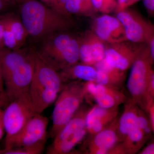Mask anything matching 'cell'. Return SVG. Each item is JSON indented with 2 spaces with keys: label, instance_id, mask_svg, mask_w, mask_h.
Here are the masks:
<instances>
[{
  "label": "cell",
  "instance_id": "6da1fadb",
  "mask_svg": "<svg viewBox=\"0 0 154 154\" xmlns=\"http://www.w3.org/2000/svg\"><path fill=\"white\" fill-rule=\"evenodd\" d=\"M18 5L20 18L29 36L37 40L57 32L68 31L72 26L71 19L38 0H22Z\"/></svg>",
  "mask_w": 154,
  "mask_h": 154
},
{
  "label": "cell",
  "instance_id": "7a4b0ae2",
  "mask_svg": "<svg viewBox=\"0 0 154 154\" xmlns=\"http://www.w3.org/2000/svg\"><path fill=\"white\" fill-rule=\"evenodd\" d=\"M35 69L29 95L36 113H41L57 99L64 87L58 70L49 64L35 50Z\"/></svg>",
  "mask_w": 154,
  "mask_h": 154
},
{
  "label": "cell",
  "instance_id": "3957f363",
  "mask_svg": "<svg viewBox=\"0 0 154 154\" xmlns=\"http://www.w3.org/2000/svg\"><path fill=\"white\" fill-rule=\"evenodd\" d=\"M87 94L85 83L76 81L64 86L56 100L53 111L51 131L53 139L79 110Z\"/></svg>",
  "mask_w": 154,
  "mask_h": 154
},
{
  "label": "cell",
  "instance_id": "277c9868",
  "mask_svg": "<svg viewBox=\"0 0 154 154\" xmlns=\"http://www.w3.org/2000/svg\"><path fill=\"white\" fill-rule=\"evenodd\" d=\"M127 83L130 99L146 112V98L154 69L148 45H144L132 64Z\"/></svg>",
  "mask_w": 154,
  "mask_h": 154
},
{
  "label": "cell",
  "instance_id": "5b68a950",
  "mask_svg": "<svg viewBox=\"0 0 154 154\" xmlns=\"http://www.w3.org/2000/svg\"><path fill=\"white\" fill-rule=\"evenodd\" d=\"M90 108L81 106L72 118L54 138L48 148V154H65L72 151L88 134L86 125Z\"/></svg>",
  "mask_w": 154,
  "mask_h": 154
},
{
  "label": "cell",
  "instance_id": "8992f818",
  "mask_svg": "<svg viewBox=\"0 0 154 154\" xmlns=\"http://www.w3.org/2000/svg\"><path fill=\"white\" fill-rule=\"evenodd\" d=\"M36 113L29 94L22 95L9 102L4 111L6 134L5 147L19 134Z\"/></svg>",
  "mask_w": 154,
  "mask_h": 154
},
{
  "label": "cell",
  "instance_id": "52a82bcc",
  "mask_svg": "<svg viewBox=\"0 0 154 154\" xmlns=\"http://www.w3.org/2000/svg\"><path fill=\"white\" fill-rule=\"evenodd\" d=\"M116 17L122 23L128 41L148 45L154 35V25L137 11L128 8L116 11Z\"/></svg>",
  "mask_w": 154,
  "mask_h": 154
},
{
  "label": "cell",
  "instance_id": "ba28073f",
  "mask_svg": "<svg viewBox=\"0 0 154 154\" xmlns=\"http://www.w3.org/2000/svg\"><path fill=\"white\" fill-rule=\"evenodd\" d=\"M35 62V49H32L26 60L4 81L8 103L19 96L29 94L34 74Z\"/></svg>",
  "mask_w": 154,
  "mask_h": 154
},
{
  "label": "cell",
  "instance_id": "9c48e42d",
  "mask_svg": "<svg viewBox=\"0 0 154 154\" xmlns=\"http://www.w3.org/2000/svg\"><path fill=\"white\" fill-rule=\"evenodd\" d=\"M144 45L128 41L105 43V59L112 66L126 71L131 67Z\"/></svg>",
  "mask_w": 154,
  "mask_h": 154
},
{
  "label": "cell",
  "instance_id": "30bf717a",
  "mask_svg": "<svg viewBox=\"0 0 154 154\" xmlns=\"http://www.w3.org/2000/svg\"><path fill=\"white\" fill-rule=\"evenodd\" d=\"M48 123L47 117L41 113H36L22 131L4 149L32 146L45 141Z\"/></svg>",
  "mask_w": 154,
  "mask_h": 154
},
{
  "label": "cell",
  "instance_id": "8fae6325",
  "mask_svg": "<svg viewBox=\"0 0 154 154\" xmlns=\"http://www.w3.org/2000/svg\"><path fill=\"white\" fill-rule=\"evenodd\" d=\"M91 30L105 43L128 41L124 26L116 17L103 14L93 20Z\"/></svg>",
  "mask_w": 154,
  "mask_h": 154
},
{
  "label": "cell",
  "instance_id": "7c38bea8",
  "mask_svg": "<svg viewBox=\"0 0 154 154\" xmlns=\"http://www.w3.org/2000/svg\"><path fill=\"white\" fill-rule=\"evenodd\" d=\"M78 37L82 63L94 66L105 58V43L92 30H87Z\"/></svg>",
  "mask_w": 154,
  "mask_h": 154
},
{
  "label": "cell",
  "instance_id": "4fadbf2b",
  "mask_svg": "<svg viewBox=\"0 0 154 154\" xmlns=\"http://www.w3.org/2000/svg\"><path fill=\"white\" fill-rule=\"evenodd\" d=\"M118 119L117 117L100 132L89 137L87 145L88 154H109L111 149L119 143Z\"/></svg>",
  "mask_w": 154,
  "mask_h": 154
},
{
  "label": "cell",
  "instance_id": "5bb4252c",
  "mask_svg": "<svg viewBox=\"0 0 154 154\" xmlns=\"http://www.w3.org/2000/svg\"><path fill=\"white\" fill-rule=\"evenodd\" d=\"M87 95L91 96L96 105L104 108L119 107L127 98L119 89L97 84L94 82H85Z\"/></svg>",
  "mask_w": 154,
  "mask_h": 154
},
{
  "label": "cell",
  "instance_id": "9a60e30c",
  "mask_svg": "<svg viewBox=\"0 0 154 154\" xmlns=\"http://www.w3.org/2000/svg\"><path fill=\"white\" fill-rule=\"evenodd\" d=\"M119 107L106 108L96 105L89 109L86 119L89 137L100 132L117 118Z\"/></svg>",
  "mask_w": 154,
  "mask_h": 154
},
{
  "label": "cell",
  "instance_id": "2e32d148",
  "mask_svg": "<svg viewBox=\"0 0 154 154\" xmlns=\"http://www.w3.org/2000/svg\"><path fill=\"white\" fill-rule=\"evenodd\" d=\"M153 129L149 122L145 119L140 120L138 126L131 130L120 142L125 154L140 152L152 135Z\"/></svg>",
  "mask_w": 154,
  "mask_h": 154
},
{
  "label": "cell",
  "instance_id": "e0dca14e",
  "mask_svg": "<svg viewBox=\"0 0 154 154\" xmlns=\"http://www.w3.org/2000/svg\"><path fill=\"white\" fill-rule=\"evenodd\" d=\"M75 36L68 31L53 33L41 40V47L37 52L47 62H50L70 44Z\"/></svg>",
  "mask_w": 154,
  "mask_h": 154
},
{
  "label": "cell",
  "instance_id": "ac0fdd59",
  "mask_svg": "<svg viewBox=\"0 0 154 154\" xmlns=\"http://www.w3.org/2000/svg\"><path fill=\"white\" fill-rule=\"evenodd\" d=\"M124 110L118 119V136L119 143L122 142L127 135L139 123L141 115L144 110L132 99H127Z\"/></svg>",
  "mask_w": 154,
  "mask_h": 154
},
{
  "label": "cell",
  "instance_id": "d6986e66",
  "mask_svg": "<svg viewBox=\"0 0 154 154\" xmlns=\"http://www.w3.org/2000/svg\"><path fill=\"white\" fill-rule=\"evenodd\" d=\"M97 71L95 82L120 90L125 80L124 71L112 66L103 59L94 66Z\"/></svg>",
  "mask_w": 154,
  "mask_h": 154
},
{
  "label": "cell",
  "instance_id": "ffe728a7",
  "mask_svg": "<svg viewBox=\"0 0 154 154\" xmlns=\"http://www.w3.org/2000/svg\"><path fill=\"white\" fill-rule=\"evenodd\" d=\"M61 71L60 73L64 81L65 79H72L95 82L97 76V71L95 67L83 63H77Z\"/></svg>",
  "mask_w": 154,
  "mask_h": 154
},
{
  "label": "cell",
  "instance_id": "44dd1931",
  "mask_svg": "<svg viewBox=\"0 0 154 154\" xmlns=\"http://www.w3.org/2000/svg\"><path fill=\"white\" fill-rule=\"evenodd\" d=\"M0 19L3 25L14 34L22 47L29 35L20 17L14 13L9 11L1 15Z\"/></svg>",
  "mask_w": 154,
  "mask_h": 154
},
{
  "label": "cell",
  "instance_id": "7402d4cb",
  "mask_svg": "<svg viewBox=\"0 0 154 154\" xmlns=\"http://www.w3.org/2000/svg\"><path fill=\"white\" fill-rule=\"evenodd\" d=\"M66 8L71 15L75 14L90 16L96 12L91 0H67Z\"/></svg>",
  "mask_w": 154,
  "mask_h": 154
},
{
  "label": "cell",
  "instance_id": "603a6c76",
  "mask_svg": "<svg viewBox=\"0 0 154 154\" xmlns=\"http://www.w3.org/2000/svg\"><path fill=\"white\" fill-rule=\"evenodd\" d=\"M46 141L28 146L0 149V154H40L43 152Z\"/></svg>",
  "mask_w": 154,
  "mask_h": 154
},
{
  "label": "cell",
  "instance_id": "cb8c5ba5",
  "mask_svg": "<svg viewBox=\"0 0 154 154\" xmlns=\"http://www.w3.org/2000/svg\"><path fill=\"white\" fill-rule=\"evenodd\" d=\"M92 5L96 12L108 14L116 11L117 7L116 0H91Z\"/></svg>",
  "mask_w": 154,
  "mask_h": 154
},
{
  "label": "cell",
  "instance_id": "d4e9b609",
  "mask_svg": "<svg viewBox=\"0 0 154 154\" xmlns=\"http://www.w3.org/2000/svg\"><path fill=\"white\" fill-rule=\"evenodd\" d=\"M4 27L3 42L5 47L11 50H18L21 48L22 47L19 44L14 34L4 25Z\"/></svg>",
  "mask_w": 154,
  "mask_h": 154
},
{
  "label": "cell",
  "instance_id": "484cf974",
  "mask_svg": "<svg viewBox=\"0 0 154 154\" xmlns=\"http://www.w3.org/2000/svg\"><path fill=\"white\" fill-rule=\"evenodd\" d=\"M66 1L67 0H48L47 6L54 11L71 19V15L68 13L66 8Z\"/></svg>",
  "mask_w": 154,
  "mask_h": 154
},
{
  "label": "cell",
  "instance_id": "4316f807",
  "mask_svg": "<svg viewBox=\"0 0 154 154\" xmlns=\"http://www.w3.org/2000/svg\"><path fill=\"white\" fill-rule=\"evenodd\" d=\"M154 106V69L152 73L146 98V112Z\"/></svg>",
  "mask_w": 154,
  "mask_h": 154
},
{
  "label": "cell",
  "instance_id": "83f0119b",
  "mask_svg": "<svg viewBox=\"0 0 154 154\" xmlns=\"http://www.w3.org/2000/svg\"><path fill=\"white\" fill-rule=\"evenodd\" d=\"M15 5L8 0H0V16L9 12Z\"/></svg>",
  "mask_w": 154,
  "mask_h": 154
},
{
  "label": "cell",
  "instance_id": "f1b7e54d",
  "mask_svg": "<svg viewBox=\"0 0 154 154\" xmlns=\"http://www.w3.org/2000/svg\"><path fill=\"white\" fill-rule=\"evenodd\" d=\"M143 3L149 15L154 17V0H143Z\"/></svg>",
  "mask_w": 154,
  "mask_h": 154
},
{
  "label": "cell",
  "instance_id": "f546056e",
  "mask_svg": "<svg viewBox=\"0 0 154 154\" xmlns=\"http://www.w3.org/2000/svg\"><path fill=\"white\" fill-rule=\"evenodd\" d=\"M140 154H154V136L149 143L139 152Z\"/></svg>",
  "mask_w": 154,
  "mask_h": 154
},
{
  "label": "cell",
  "instance_id": "4dcf8cb0",
  "mask_svg": "<svg viewBox=\"0 0 154 154\" xmlns=\"http://www.w3.org/2000/svg\"><path fill=\"white\" fill-rule=\"evenodd\" d=\"M2 105L0 104V140L5 132L4 122V110L2 109Z\"/></svg>",
  "mask_w": 154,
  "mask_h": 154
},
{
  "label": "cell",
  "instance_id": "1f68e13d",
  "mask_svg": "<svg viewBox=\"0 0 154 154\" xmlns=\"http://www.w3.org/2000/svg\"><path fill=\"white\" fill-rule=\"evenodd\" d=\"M148 45L150 54L152 60L153 67H154V35Z\"/></svg>",
  "mask_w": 154,
  "mask_h": 154
},
{
  "label": "cell",
  "instance_id": "d6a6232c",
  "mask_svg": "<svg viewBox=\"0 0 154 154\" xmlns=\"http://www.w3.org/2000/svg\"><path fill=\"white\" fill-rule=\"evenodd\" d=\"M6 103H8V99L6 96L5 90L0 89V104L2 106Z\"/></svg>",
  "mask_w": 154,
  "mask_h": 154
},
{
  "label": "cell",
  "instance_id": "836d02e7",
  "mask_svg": "<svg viewBox=\"0 0 154 154\" xmlns=\"http://www.w3.org/2000/svg\"><path fill=\"white\" fill-rule=\"evenodd\" d=\"M128 0H116L117 3V9L116 10V11H121L125 9V6L128 1Z\"/></svg>",
  "mask_w": 154,
  "mask_h": 154
},
{
  "label": "cell",
  "instance_id": "e575fe53",
  "mask_svg": "<svg viewBox=\"0 0 154 154\" xmlns=\"http://www.w3.org/2000/svg\"><path fill=\"white\" fill-rule=\"evenodd\" d=\"M0 89L5 90V88H4V82H3L1 66H0Z\"/></svg>",
  "mask_w": 154,
  "mask_h": 154
},
{
  "label": "cell",
  "instance_id": "d590c367",
  "mask_svg": "<svg viewBox=\"0 0 154 154\" xmlns=\"http://www.w3.org/2000/svg\"><path fill=\"white\" fill-rule=\"evenodd\" d=\"M4 27L2 20L0 19V38L3 41V33H4Z\"/></svg>",
  "mask_w": 154,
  "mask_h": 154
},
{
  "label": "cell",
  "instance_id": "8d00e7d4",
  "mask_svg": "<svg viewBox=\"0 0 154 154\" xmlns=\"http://www.w3.org/2000/svg\"><path fill=\"white\" fill-rule=\"evenodd\" d=\"M139 1H140V0H128L126 6H125V8H128L130 6L134 5V4Z\"/></svg>",
  "mask_w": 154,
  "mask_h": 154
},
{
  "label": "cell",
  "instance_id": "74e56055",
  "mask_svg": "<svg viewBox=\"0 0 154 154\" xmlns=\"http://www.w3.org/2000/svg\"><path fill=\"white\" fill-rule=\"evenodd\" d=\"M8 1L15 5H19V3L21 2L22 0H8Z\"/></svg>",
  "mask_w": 154,
  "mask_h": 154
}]
</instances>
